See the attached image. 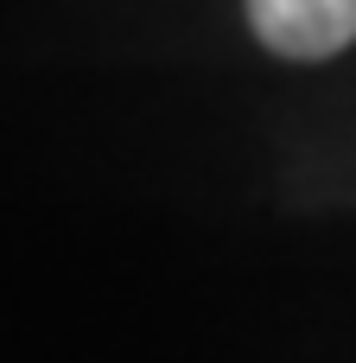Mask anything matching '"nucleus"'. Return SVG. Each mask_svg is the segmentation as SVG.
I'll return each mask as SVG.
<instances>
[{
	"label": "nucleus",
	"mask_w": 356,
	"mask_h": 363,
	"mask_svg": "<svg viewBox=\"0 0 356 363\" xmlns=\"http://www.w3.org/2000/svg\"><path fill=\"white\" fill-rule=\"evenodd\" d=\"M248 26L280 57H338L356 45V0H248Z\"/></svg>",
	"instance_id": "nucleus-1"
}]
</instances>
